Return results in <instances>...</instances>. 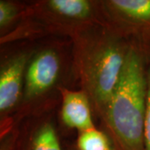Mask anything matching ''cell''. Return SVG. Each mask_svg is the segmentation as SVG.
<instances>
[{
	"label": "cell",
	"mask_w": 150,
	"mask_h": 150,
	"mask_svg": "<svg viewBox=\"0 0 150 150\" xmlns=\"http://www.w3.org/2000/svg\"><path fill=\"white\" fill-rule=\"evenodd\" d=\"M97 23H103L98 0L28 1L21 23L10 34L0 38V45L50 38L72 39Z\"/></svg>",
	"instance_id": "obj_4"
},
{
	"label": "cell",
	"mask_w": 150,
	"mask_h": 150,
	"mask_svg": "<svg viewBox=\"0 0 150 150\" xmlns=\"http://www.w3.org/2000/svg\"><path fill=\"white\" fill-rule=\"evenodd\" d=\"M72 40L50 38L36 42L28 64L23 93L14 127L28 118L57 110L62 88H74Z\"/></svg>",
	"instance_id": "obj_2"
},
{
	"label": "cell",
	"mask_w": 150,
	"mask_h": 150,
	"mask_svg": "<svg viewBox=\"0 0 150 150\" xmlns=\"http://www.w3.org/2000/svg\"><path fill=\"white\" fill-rule=\"evenodd\" d=\"M74 150H118L105 130L95 128L77 133Z\"/></svg>",
	"instance_id": "obj_10"
},
{
	"label": "cell",
	"mask_w": 150,
	"mask_h": 150,
	"mask_svg": "<svg viewBox=\"0 0 150 150\" xmlns=\"http://www.w3.org/2000/svg\"><path fill=\"white\" fill-rule=\"evenodd\" d=\"M103 23L142 49L150 48V0H98Z\"/></svg>",
	"instance_id": "obj_6"
},
{
	"label": "cell",
	"mask_w": 150,
	"mask_h": 150,
	"mask_svg": "<svg viewBox=\"0 0 150 150\" xmlns=\"http://www.w3.org/2000/svg\"><path fill=\"white\" fill-rule=\"evenodd\" d=\"M59 120L60 124L76 133L95 128L93 108L88 95L82 89L62 88Z\"/></svg>",
	"instance_id": "obj_7"
},
{
	"label": "cell",
	"mask_w": 150,
	"mask_h": 150,
	"mask_svg": "<svg viewBox=\"0 0 150 150\" xmlns=\"http://www.w3.org/2000/svg\"><path fill=\"white\" fill-rule=\"evenodd\" d=\"M36 42L24 41L1 45L0 134L15 128L14 118L22 101L28 64Z\"/></svg>",
	"instance_id": "obj_5"
},
{
	"label": "cell",
	"mask_w": 150,
	"mask_h": 150,
	"mask_svg": "<svg viewBox=\"0 0 150 150\" xmlns=\"http://www.w3.org/2000/svg\"><path fill=\"white\" fill-rule=\"evenodd\" d=\"M0 150H22L20 126L0 134Z\"/></svg>",
	"instance_id": "obj_12"
},
{
	"label": "cell",
	"mask_w": 150,
	"mask_h": 150,
	"mask_svg": "<svg viewBox=\"0 0 150 150\" xmlns=\"http://www.w3.org/2000/svg\"><path fill=\"white\" fill-rule=\"evenodd\" d=\"M56 112L28 118L22 123V150H64L57 130Z\"/></svg>",
	"instance_id": "obj_8"
},
{
	"label": "cell",
	"mask_w": 150,
	"mask_h": 150,
	"mask_svg": "<svg viewBox=\"0 0 150 150\" xmlns=\"http://www.w3.org/2000/svg\"><path fill=\"white\" fill-rule=\"evenodd\" d=\"M71 40L77 83L99 118L118 85L132 43L101 23L83 29Z\"/></svg>",
	"instance_id": "obj_1"
},
{
	"label": "cell",
	"mask_w": 150,
	"mask_h": 150,
	"mask_svg": "<svg viewBox=\"0 0 150 150\" xmlns=\"http://www.w3.org/2000/svg\"><path fill=\"white\" fill-rule=\"evenodd\" d=\"M28 2L0 0V38L10 34L23 20Z\"/></svg>",
	"instance_id": "obj_9"
},
{
	"label": "cell",
	"mask_w": 150,
	"mask_h": 150,
	"mask_svg": "<svg viewBox=\"0 0 150 150\" xmlns=\"http://www.w3.org/2000/svg\"><path fill=\"white\" fill-rule=\"evenodd\" d=\"M146 102L145 55L132 43L118 85L98 118L118 150H145Z\"/></svg>",
	"instance_id": "obj_3"
},
{
	"label": "cell",
	"mask_w": 150,
	"mask_h": 150,
	"mask_svg": "<svg viewBox=\"0 0 150 150\" xmlns=\"http://www.w3.org/2000/svg\"><path fill=\"white\" fill-rule=\"evenodd\" d=\"M145 55L147 75V102L145 121V150H150V48L143 49Z\"/></svg>",
	"instance_id": "obj_11"
}]
</instances>
